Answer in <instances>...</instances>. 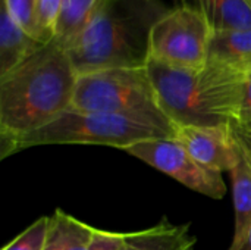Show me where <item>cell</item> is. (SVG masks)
<instances>
[{"mask_svg": "<svg viewBox=\"0 0 251 250\" xmlns=\"http://www.w3.org/2000/svg\"><path fill=\"white\" fill-rule=\"evenodd\" d=\"M169 9L165 0H107L65 49L76 74L146 66L151 28Z\"/></svg>", "mask_w": 251, "mask_h": 250, "instance_id": "cell-2", "label": "cell"}, {"mask_svg": "<svg viewBox=\"0 0 251 250\" xmlns=\"http://www.w3.org/2000/svg\"><path fill=\"white\" fill-rule=\"evenodd\" d=\"M50 230V217H41L1 250H44Z\"/></svg>", "mask_w": 251, "mask_h": 250, "instance_id": "cell-17", "label": "cell"}, {"mask_svg": "<svg viewBox=\"0 0 251 250\" xmlns=\"http://www.w3.org/2000/svg\"><path fill=\"white\" fill-rule=\"evenodd\" d=\"M129 239V233H115L96 228L87 250H122Z\"/></svg>", "mask_w": 251, "mask_h": 250, "instance_id": "cell-18", "label": "cell"}, {"mask_svg": "<svg viewBox=\"0 0 251 250\" xmlns=\"http://www.w3.org/2000/svg\"><path fill=\"white\" fill-rule=\"evenodd\" d=\"M172 1L175 3V6H178V1H179V0H172Z\"/></svg>", "mask_w": 251, "mask_h": 250, "instance_id": "cell-25", "label": "cell"}, {"mask_svg": "<svg viewBox=\"0 0 251 250\" xmlns=\"http://www.w3.org/2000/svg\"><path fill=\"white\" fill-rule=\"evenodd\" d=\"M234 127V131H235V134H237V137H238V140L241 141V144H243V147H244V150L247 152V155H249V158L251 159V136L249 134H246L244 131H241L235 124L232 125Z\"/></svg>", "mask_w": 251, "mask_h": 250, "instance_id": "cell-22", "label": "cell"}, {"mask_svg": "<svg viewBox=\"0 0 251 250\" xmlns=\"http://www.w3.org/2000/svg\"><path fill=\"white\" fill-rule=\"evenodd\" d=\"M44 250H65V240H63V228L60 222V217L57 211L50 217V230L47 236V243Z\"/></svg>", "mask_w": 251, "mask_h": 250, "instance_id": "cell-20", "label": "cell"}, {"mask_svg": "<svg viewBox=\"0 0 251 250\" xmlns=\"http://www.w3.org/2000/svg\"><path fill=\"white\" fill-rule=\"evenodd\" d=\"M1 6L9 12L13 21L31 37L43 44L51 41L50 35L44 31L40 21L38 0H3Z\"/></svg>", "mask_w": 251, "mask_h": 250, "instance_id": "cell-15", "label": "cell"}, {"mask_svg": "<svg viewBox=\"0 0 251 250\" xmlns=\"http://www.w3.org/2000/svg\"><path fill=\"white\" fill-rule=\"evenodd\" d=\"M78 74L66 50L51 40L0 78V155L72 108Z\"/></svg>", "mask_w": 251, "mask_h": 250, "instance_id": "cell-1", "label": "cell"}, {"mask_svg": "<svg viewBox=\"0 0 251 250\" xmlns=\"http://www.w3.org/2000/svg\"><path fill=\"white\" fill-rule=\"evenodd\" d=\"M175 125L162 112H79L69 109L46 127L16 140L10 153L49 144H96L126 149L132 144L169 139Z\"/></svg>", "mask_w": 251, "mask_h": 250, "instance_id": "cell-4", "label": "cell"}, {"mask_svg": "<svg viewBox=\"0 0 251 250\" xmlns=\"http://www.w3.org/2000/svg\"><path fill=\"white\" fill-rule=\"evenodd\" d=\"M237 143H238V161L234 169L231 171L235 227H234L232 243L228 250L240 249L251 233V159L249 158L247 152L244 150L238 137H237Z\"/></svg>", "mask_w": 251, "mask_h": 250, "instance_id": "cell-9", "label": "cell"}, {"mask_svg": "<svg viewBox=\"0 0 251 250\" xmlns=\"http://www.w3.org/2000/svg\"><path fill=\"white\" fill-rule=\"evenodd\" d=\"M241 131H244L246 134H249V136H251V121H249V122H244V124H235Z\"/></svg>", "mask_w": 251, "mask_h": 250, "instance_id": "cell-23", "label": "cell"}, {"mask_svg": "<svg viewBox=\"0 0 251 250\" xmlns=\"http://www.w3.org/2000/svg\"><path fill=\"white\" fill-rule=\"evenodd\" d=\"M71 109L107 113L162 112L147 66L101 69L78 75Z\"/></svg>", "mask_w": 251, "mask_h": 250, "instance_id": "cell-5", "label": "cell"}, {"mask_svg": "<svg viewBox=\"0 0 251 250\" xmlns=\"http://www.w3.org/2000/svg\"><path fill=\"white\" fill-rule=\"evenodd\" d=\"M157 103L174 125H234L240 122L246 75L213 60L199 69L172 68L149 59Z\"/></svg>", "mask_w": 251, "mask_h": 250, "instance_id": "cell-3", "label": "cell"}, {"mask_svg": "<svg viewBox=\"0 0 251 250\" xmlns=\"http://www.w3.org/2000/svg\"><path fill=\"white\" fill-rule=\"evenodd\" d=\"M56 211L60 217V222H62V228H63L65 250L88 249L90 240H91L96 228L93 225H88V224L68 215L62 209H56Z\"/></svg>", "mask_w": 251, "mask_h": 250, "instance_id": "cell-16", "label": "cell"}, {"mask_svg": "<svg viewBox=\"0 0 251 250\" xmlns=\"http://www.w3.org/2000/svg\"><path fill=\"white\" fill-rule=\"evenodd\" d=\"M174 139L203 167L231 172L238 161V143L232 125H175Z\"/></svg>", "mask_w": 251, "mask_h": 250, "instance_id": "cell-8", "label": "cell"}, {"mask_svg": "<svg viewBox=\"0 0 251 250\" xmlns=\"http://www.w3.org/2000/svg\"><path fill=\"white\" fill-rule=\"evenodd\" d=\"M251 121V72L247 74L244 81V90H243V103H241V112H240V122L244 124Z\"/></svg>", "mask_w": 251, "mask_h": 250, "instance_id": "cell-21", "label": "cell"}, {"mask_svg": "<svg viewBox=\"0 0 251 250\" xmlns=\"http://www.w3.org/2000/svg\"><path fill=\"white\" fill-rule=\"evenodd\" d=\"M197 237L191 234L190 224L175 225L163 218L159 224L129 233L122 250H193Z\"/></svg>", "mask_w": 251, "mask_h": 250, "instance_id": "cell-11", "label": "cell"}, {"mask_svg": "<svg viewBox=\"0 0 251 250\" xmlns=\"http://www.w3.org/2000/svg\"><path fill=\"white\" fill-rule=\"evenodd\" d=\"M238 250H251V233L249 234L247 240L244 242V245H243V246H241Z\"/></svg>", "mask_w": 251, "mask_h": 250, "instance_id": "cell-24", "label": "cell"}, {"mask_svg": "<svg viewBox=\"0 0 251 250\" xmlns=\"http://www.w3.org/2000/svg\"><path fill=\"white\" fill-rule=\"evenodd\" d=\"M178 6L197 10L213 32L251 28V4L247 0H179Z\"/></svg>", "mask_w": 251, "mask_h": 250, "instance_id": "cell-10", "label": "cell"}, {"mask_svg": "<svg viewBox=\"0 0 251 250\" xmlns=\"http://www.w3.org/2000/svg\"><path fill=\"white\" fill-rule=\"evenodd\" d=\"M247 1H249V3H250V4H251V0H247Z\"/></svg>", "mask_w": 251, "mask_h": 250, "instance_id": "cell-26", "label": "cell"}, {"mask_svg": "<svg viewBox=\"0 0 251 250\" xmlns=\"http://www.w3.org/2000/svg\"><path fill=\"white\" fill-rule=\"evenodd\" d=\"M212 34L197 10L174 6L151 28L150 59L172 68L199 69L207 63Z\"/></svg>", "mask_w": 251, "mask_h": 250, "instance_id": "cell-6", "label": "cell"}, {"mask_svg": "<svg viewBox=\"0 0 251 250\" xmlns=\"http://www.w3.org/2000/svg\"><path fill=\"white\" fill-rule=\"evenodd\" d=\"M124 152L146 162L196 193L216 200L222 199L226 193V184L222 174L199 164L174 137L141 141L124 149Z\"/></svg>", "mask_w": 251, "mask_h": 250, "instance_id": "cell-7", "label": "cell"}, {"mask_svg": "<svg viewBox=\"0 0 251 250\" xmlns=\"http://www.w3.org/2000/svg\"><path fill=\"white\" fill-rule=\"evenodd\" d=\"M40 4V21L44 31L54 40L57 21L60 18L65 0H38Z\"/></svg>", "mask_w": 251, "mask_h": 250, "instance_id": "cell-19", "label": "cell"}, {"mask_svg": "<svg viewBox=\"0 0 251 250\" xmlns=\"http://www.w3.org/2000/svg\"><path fill=\"white\" fill-rule=\"evenodd\" d=\"M207 60L225 65L247 77L251 72V28L213 32Z\"/></svg>", "mask_w": 251, "mask_h": 250, "instance_id": "cell-13", "label": "cell"}, {"mask_svg": "<svg viewBox=\"0 0 251 250\" xmlns=\"http://www.w3.org/2000/svg\"><path fill=\"white\" fill-rule=\"evenodd\" d=\"M44 44L25 32L1 6L0 12V78L7 75Z\"/></svg>", "mask_w": 251, "mask_h": 250, "instance_id": "cell-12", "label": "cell"}, {"mask_svg": "<svg viewBox=\"0 0 251 250\" xmlns=\"http://www.w3.org/2000/svg\"><path fill=\"white\" fill-rule=\"evenodd\" d=\"M106 1L107 0H65L56 27L54 41L66 49Z\"/></svg>", "mask_w": 251, "mask_h": 250, "instance_id": "cell-14", "label": "cell"}]
</instances>
